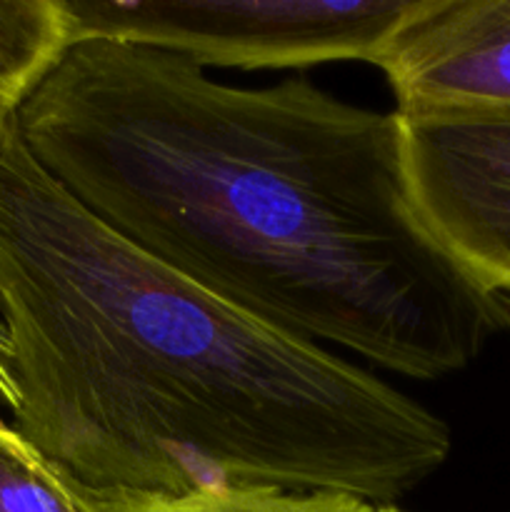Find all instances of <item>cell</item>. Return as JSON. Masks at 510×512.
I'll use <instances>...</instances> for the list:
<instances>
[{"instance_id": "obj_7", "label": "cell", "mask_w": 510, "mask_h": 512, "mask_svg": "<svg viewBox=\"0 0 510 512\" xmlns=\"http://www.w3.org/2000/svg\"><path fill=\"white\" fill-rule=\"evenodd\" d=\"M90 512H383L373 500L345 493H280L263 488L205 490L180 500L85 503Z\"/></svg>"}, {"instance_id": "obj_1", "label": "cell", "mask_w": 510, "mask_h": 512, "mask_svg": "<svg viewBox=\"0 0 510 512\" xmlns=\"http://www.w3.org/2000/svg\"><path fill=\"white\" fill-rule=\"evenodd\" d=\"M15 118L90 213L270 328L410 380L460 373L510 333V298L420 213L395 110L78 40Z\"/></svg>"}, {"instance_id": "obj_9", "label": "cell", "mask_w": 510, "mask_h": 512, "mask_svg": "<svg viewBox=\"0 0 510 512\" xmlns=\"http://www.w3.org/2000/svg\"><path fill=\"white\" fill-rule=\"evenodd\" d=\"M15 390L13 380H10V368H8V340H5V328L0 323V408L10 410L13 408Z\"/></svg>"}, {"instance_id": "obj_8", "label": "cell", "mask_w": 510, "mask_h": 512, "mask_svg": "<svg viewBox=\"0 0 510 512\" xmlns=\"http://www.w3.org/2000/svg\"><path fill=\"white\" fill-rule=\"evenodd\" d=\"M0 512H90L63 475L0 413Z\"/></svg>"}, {"instance_id": "obj_5", "label": "cell", "mask_w": 510, "mask_h": 512, "mask_svg": "<svg viewBox=\"0 0 510 512\" xmlns=\"http://www.w3.org/2000/svg\"><path fill=\"white\" fill-rule=\"evenodd\" d=\"M378 68L400 115L510 108V0H425Z\"/></svg>"}, {"instance_id": "obj_3", "label": "cell", "mask_w": 510, "mask_h": 512, "mask_svg": "<svg viewBox=\"0 0 510 512\" xmlns=\"http://www.w3.org/2000/svg\"><path fill=\"white\" fill-rule=\"evenodd\" d=\"M73 43L120 40L200 68L378 65L425 0H63Z\"/></svg>"}, {"instance_id": "obj_2", "label": "cell", "mask_w": 510, "mask_h": 512, "mask_svg": "<svg viewBox=\"0 0 510 512\" xmlns=\"http://www.w3.org/2000/svg\"><path fill=\"white\" fill-rule=\"evenodd\" d=\"M0 323L13 428L83 503L205 490L395 503L450 428L370 370L260 323L90 213L0 115Z\"/></svg>"}, {"instance_id": "obj_4", "label": "cell", "mask_w": 510, "mask_h": 512, "mask_svg": "<svg viewBox=\"0 0 510 512\" xmlns=\"http://www.w3.org/2000/svg\"><path fill=\"white\" fill-rule=\"evenodd\" d=\"M400 123L420 213L470 273L510 298V108L400 115Z\"/></svg>"}, {"instance_id": "obj_10", "label": "cell", "mask_w": 510, "mask_h": 512, "mask_svg": "<svg viewBox=\"0 0 510 512\" xmlns=\"http://www.w3.org/2000/svg\"><path fill=\"white\" fill-rule=\"evenodd\" d=\"M383 512H403V510H400L395 503H388V505H383Z\"/></svg>"}, {"instance_id": "obj_6", "label": "cell", "mask_w": 510, "mask_h": 512, "mask_svg": "<svg viewBox=\"0 0 510 512\" xmlns=\"http://www.w3.org/2000/svg\"><path fill=\"white\" fill-rule=\"evenodd\" d=\"M70 45L63 0H0V115H18Z\"/></svg>"}]
</instances>
